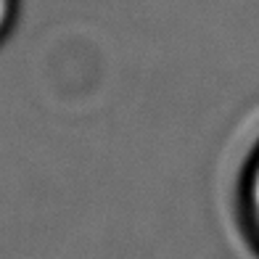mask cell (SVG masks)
<instances>
[{
  "label": "cell",
  "instance_id": "2",
  "mask_svg": "<svg viewBox=\"0 0 259 259\" xmlns=\"http://www.w3.org/2000/svg\"><path fill=\"white\" fill-rule=\"evenodd\" d=\"M19 16H21V0H0V45L16 29Z\"/></svg>",
  "mask_w": 259,
  "mask_h": 259
},
{
  "label": "cell",
  "instance_id": "1",
  "mask_svg": "<svg viewBox=\"0 0 259 259\" xmlns=\"http://www.w3.org/2000/svg\"><path fill=\"white\" fill-rule=\"evenodd\" d=\"M233 217L243 243L259 256V133L246 146L233 180Z\"/></svg>",
  "mask_w": 259,
  "mask_h": 259
}]
</instances>
